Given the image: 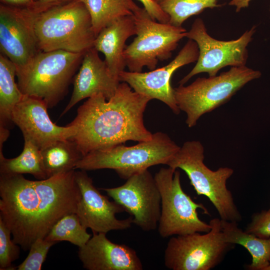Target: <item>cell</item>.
Segmentation results:
<instances>
[{"mask_svg":"<svg viewBox=\"0 0 270 270\" xmlns=\"http://www.w3.org/2000/svg\"><path fill=\"white\" fill-rule=\"evenodd\" d=\"M0 218L13 241L28 250L61 218L76 213L81 194L74 170L37 180L0 174Z\"/></svg>","mask_w":270,"mask_h":270,"instance_id":"cell-1","label":"cell"},{"mask_svg":"<svg viewBox=\"0 0 270 270\" xmlns=\"http://www.w3.org/2000/svg\"><path fill=\"white\" fill-rule=\"evenodd\" d=\"M151 100L134 92L126 82L120 83L114 94L107 100L102 94L88 98L70 124L76 134L71 138L84 156L98 150L152 138L144 114Z\"/></svg>","mask_w":270,"mask_h":270,"instance_id":"cell-2","label":"cell"},{"mask_svg":"<svg viewBox=\"0 0 270 270\" xmlns=\"http://www.w3.org/2000/svg\"><path fill=\"white\" fill-rule=\"evenodd\" d=\"M36 32L42 52L62 50L84 54L94 47L96 36L90 14L80 0L38 14Z\"/></svg>","mask_w":270,"mask_h":270,"instance_id":"cell-3","label":"cell"},{"mask_svg":"<svg viewBox=\"0 0 270 270\" xmlns=\"http://www.w3.org/2000/svg\"><path fill=\"white\" fill-rule=\"evenodd\" d=\"M84 54L62 50L39 52L26 66L16 68L18 85L24 95L55 106L66 94Z\"/></svg>","mask_w":270,"mask_h":270,"instance_id":"cell-4","label":"cell"},{"mask_svg":"<svg viewBox=\"0 0 270 270\" xmlns=\"http://www.w3.org/2000/svg\"><path fill=\"white\" fill-rule=\"evenodd\" d=\"M180 148L167 134L158 132L150 140L134 146L120 144L91 152L78 161L74 170L112 169L126 180L152 166L166 165Z\"/></svg>","mask_w":270,"mask_h":270,"instance_id":"cell-5","label":"cell"},{"mask_svg":"<svg viewBox=\"0 0 270 270\" xmlns=\"http://www.w3.org/2000/svg\"><path fill=\"white\" fill-rule=\"evenodd\" d=\"M204 147L200 141H187L166 165L184 171L196 194L208 198L221 220L238 223L242 216L226 186L234 170L228 167L211 170L204 163Z\"/></svg>","mask_w":270,"mask_h":270,"instance_id":"cell-6","label":"cell"},{"mask_svg":"<svg viewBox=\"0 0 270 270\" xmlns=\"http://www.w3.org/2000/svg\"><path fill=\"white\" fill-rule=\"evenodd\" d=\"M260 71L246 66L230 67L219 75L198 78L190 84L174 88L176 104L186 116L188 128L195 126L200 118L228 101L250 82L260 78Z\"/></svg>","mask_w":270,"mask_h":270,"instance_id":"cell-7","label":"cell"},{"mask_svg":"<svg viewBox=\"0 0 270 270\" xmlns=\"http://www.w3.org/2000/svg\"><path fill=\"white\" fill-rule=\"evenodd\" d=\"M161 196L158 232L163 238L194 232H208L210 224L200 218L198 210L209 214L202 203L194 202L183 190L180 173L168 166L161 168L154 176Z\"/></svg>","mask_w":270,"mask_h":270,"instance_id":"cell-8","label":"cell"},{"mask_svg":"<svg viewBox=\"0 0 270 270\" xmlns=\"http://www.w3.org/2000/svg\"><path fill=\"white\" fill-rule=\"evenodd\" d=\"M133 16L136 36L124 50L126 66L132 72H142L144 66L154 70L158 60L172 56L188 31L182 26L154 20L144 7H140Z\"/></svg>","mask_w":270,"mask_h":270,"instance_id":"cell-9","label":"cell"},{"mask_svg":"<svg viewBox=\"0 0 270 270\" xmlns=\"http://www.w3.org/2000/svg\"><path fill=\"white\" fill-rule=\"evenodd\" d=\"M210 231L171 236L164 252V266L172 270H210L218 266L235 245L228 242L221 219L209 222Z\"/></svg>","mask_w":270,"mask_h":270,"instance_id":"cell-10","label":"cell"},{"mask_svg":"<svg viewBox=\"0 0 270 270\" xmlns=\"http://www.w3.org/2000/svg\"><path fill=\"white\" fill-rule=\"evenodd\" d=\"M256 31L254 26L236 40H220L208 34L202 18L196 19L186 37L196 43L199 50L198 59L194 66L180 80L179 84L184 85L192 77L202 72L214 76L226 66H246L248 59V46Z\"/></svg>","mask_w":270,"mask_h":270,"instance_id":"cell-11","label":"cell"},{"mask_svg":"<svg viewBox=\"0 0 270 270\" xmlns=\"http://www.w3.org/2000/svg\"><path fill=\"white\" fill-rule=\"evenodd\" d=\"M132 218V223L144 232L158 228L161 196L154 177L146 170L128 178L122 185L101 188Z\"/></svg>","mask_w":270,"mask_h":270,"instance_id":"cell-12","label":"cell"},{"mask_svg":"<svg viewBox=\"0 0 270 270\" xmlns=\"http://www.w3.org/2000/svg\"><path fill=\"white\" fill-rule=\"evenodd\" d=\"M27 7L0 4V49L16 66L28 64L40 50L36 32L38 16Z\"/></svg>","mask_w":270,"mask_h":270,"instance_id":"cell-13","label":"cell"},{"mask_svg":"<svg viewBox=\"0 0 270 270\" xmlns=\"http://www.w3.org/2000/svg\"><path fill=\"white\" fill-rule=\"evenodd\" d=\"M198 55L196 43L188 39L174 58L164 66L145 72L124 70L120 74L119 78L120 82L127 83L134 92L151 100L162 102L174 114H178L180 110L171 85L172 76L178 68L196 62Z\"/></svg>","mask_w":270,"mask_h":270,"instance_id":"cell-14","label":"cell"},{"mask_svg":"<svg viewBox=\"0 0 270 270\" xmlns=\"http://www.w3.org/2000/svg\"><path fill=\"white\" fill-rule=\"evenodd\" d=\"M75 176L81 194L76 214L84 227L91 229L93 233L105 234L131 227L132 218H116V214L126 212L124 209L102 194L86 170L75 171Z\"/></svg>","mask_w":270,"mask_h":270,"instance_id":"cell-15","label":"cell"},{"mask_svg":"<svg viewBox=\"0 0 270 270\" xmlns=\"http://www.w3.org/2000/svg\"><path fill=\"white\" fill-rule=\"evenodd\" d=\"M48 108L42 100L24 94L12 114V122L20 128L24 138L31 140L40 150L56 140L71 138L76 134L68 124L60 126L54 124Z\"/></svg>","mask_w":270,"mask_h":270,"instance_id":"cell-16","label":"cell"},{"mask_svg":"<svg viewBox=\"0 0 270 270\" xmlns=\"http://www.w3.org/2000/svg\"><path fill=\"white\" fill-rule=\"evenodd\" d=\"M98 52L93 47L84 54L78 72L73 79L71 98L61 116L86 98L102 94L108 100L114 94L120 81Z\"/></svg>","mask_w":270,"mask_h":270,"instance_id":"cell-17","label":"cell"},{"mask_svg":"<svg viewBox=\"0 0 270 270\" xmlns=\"http://www.w3.org/2000/svg\"><path fill=\"white\" fill-rule=\"evenodd\" d=\"M105 233H93L78 249V258L88 270H142V264L134 250L112 242Z\"/></svg>","mask_w":270,"mask_h":270,"instance_id":"cell-18","label":"cell"},{"mask_svg":"<svg viewBox=\"0 0 270 270\" xmlns=\"http://www.w3.org/2000/svg\"><path fill=\"white\" fill-rule=\"evenodd\" d=\"M134 35H136L134 18L133 16H128L103 28L94 40V48L104 54V60L109 69L118 78L126 66L124 56L126 42Z\"/></svg>","mask_w":270,"mask_h":270,"instance_id":"cell-19","label":"cell"},{"mask_svg":"<svg viewBox=\"0 0 270 270\" xmlns=\"http://www.w3.org/2000/svg\"><path fill=\"white\" fill-rule=\"evenodd\" d=\"M222 230L226 240L242 246L250 254L252 260L246 264L248 270H266L270 264V237L261 238L247 232L238 223L221 220Z\"/></svg>","mask_w":270,"mask_h":270,"instance_id":"cell-20","label":"cell"},{"mask_svg":"<svg viewBox=\"0 0 270 270\" xmlns=\"http://www.w3.org/2000/svg\"><path fill=\"white\" fill-rule=\"evenodd\" d=\"M47 178L75 170L84 155L70 139L56 140L40 150Z\"/></svg>","mask_w":270,"mask_h":270,"instance_id":"cell-21","label":"cell"},{"mask_svg":"<svg viewBox=\"0 0 270 270\" xmlns=\"http://www.w3.org/2000/svg\"><path fill=\"white\" fill-rule=\"evenodd\" d=\"M16 74V64L0 53V128H6L7 124L12 122V110L24 96L15 82Z\"/></svg>","mask_w":270,"mask_h":270,"instance_id":"cell-22","label":"cell"},{"mask_svg":"<svg viewBox=\"0 0 270 270\" xmlns=\"http://www.w3.org/2000/svg\"><path fill=\"white\" fill-rule=\"evenodd\" d=\"M91 16L96 36L104 27L123 16H133L140 8L133 0H80Z\"/></svg>","mask_w":270,"mask_h":270,"instance_id":"cell-23","label":"cell"},{"mask_svg":"<svg viewBox=\"0 0 270 270\" xmlns=\"http://www.w3.org/2000/svg\"><path fill=\"white\" fill-rule=\"evenodd\" d=\"M24 140V149L17 157L6 158L0 152V174H29L38 180L47 178L40 150L30 140Z\"/></svg>","mask_w":270,"mask_h":270,"instance_id":"cell-24","label":"cell"},{"mask_svg":"<svg viewBox=\"0 0 270 270\" xmlns=\"http://www.w3.org/2000/svg\"><path fill=\"white\" fill-rule=\"evenodd\" d=\"M170 18L168 23L182 26L190 16L200 14L206 8L220 6V0H155Z\"/></svg>","mask_w":270,"mask_h":270,"instance_id":"cell-25","label":"cell"},{"mask_svg":"<svg viewBox=\"0 0 270 270\" xmlns=\"http://www.w3.org/2000/svg\"><path fill=\"white\" fill-rule=\"evenodd\" d=\"M81 224L76 213L66 214L52 227L45 239L52 242H68L78 248L84 246L91 238Z\"/></svg>","mask_w":270,"mask_h":270,"instance_id":"cell-26","label":"cell"},{"mask_svg":"<svg viewBox=\"0 0 270 270\" xmlns=\"http://www.w3.org/2000/svg\"><path fill=\"white\" fill-rule=\"evenodd\" d=\"M12 233L10 229L0 218V270L16 269L12 263L18 259L20 248L11 240Z\"/></svg>","mask_w":270,"mask_h":270,"instance_id":"cell-27","label":"cell"},{"mask_svg":"<svg viewBox=\"0 0 270 270\" xmlns=\"http://www.w3.org/2000/svg\"><path fill=\"white\" fill-rule=\"evenodd\" d=\"M57 242L39 238L31 245L26 258L17 266L18 270H40L50 248Z\"/></svg>","mask_w":270,"mask_h":270,"instance_id":"cell-28","label":"cell"},{"mask_svg":"<svg viewBox=\"0 0 270 270\" xmlns=\"http://www.w3.org/2000/svg\"><path fill=\"white\" fill-rule=\"evenodd\" d=\"M245 231L261 238L270 237V210L254 214Z\"/></svg>","mask_w":270,"mask_h":270,"instance_id":"cell-29","label":"cell"},{"mask_svg":"<svg viewBox=\"0 0 270 270\" xmlns=\"http://www.w3.org/2000/svg\"><path fill=\"white\" fill-rule=\"evenodd\" d=\"M143 5L152 18L156 21L162 23L169 22V16L160 7L155 0H138Z\"/></svg>","mask_w":270,"mask_h":270,"instance_id":"cell-30","label":"cell"},{"mask_svg":"<svg viewBox=\"0 0 270 270\" xmlns=\"http://www.w3.org/2000/svg\"><path fill=\"white\" fill-rule=\"evenodd\" d=\"M76 0H37L27 8L34 12L39 14L50 8L68 4Z\"/></svg>","mask_w":270,"mask_h":270,"instance_id":"cell-31","label":"cell"},{"mask_svg":"<svg viewBox=\"0 0 270 270\" xmlns=\"http://www.w3.org/2000/svg\"><path fill=\"white\" fill-rule=\"evenodd\" d=\"M37 0H0V4L15 7H27Z\"/></svg>","mask_w":270,"mask_h":270,"instance_id":"cell-32","label":"cell"},{"mask_svg":"<svg viewBox=\"0 0 270 270\" xmlns=\"http://www.w3.org/2000/svg\"><path fill=\"white\" fill-rule=\"evenodd\" d=\"M252 0H230L228 4L236 7V12H240L242 9L248 6Z\"/></svg>","mask_w":270,"mask_h":270,"instance_id":"cell-33","label":"cell"},{"mask_svg":"<svg viewBox=\"0 0 270 270\" xmlns=\"http://www.w3.org/2000/svg\"><path fill=\"white\" fill-rule=\"evenodd\" d=\"M266 270H270V265L266 268Z\"/></svg>","mask_w":270,"mask_h":270,"instance_id":"cell-34","label":"cell"},{"mask_svg":"<svg viewBox=\"0 0 270 270\" xmlns=\"http://www.w3.org/2000/svg\"><path fill=\"white\" fill-rule=\"evenodd\" d=\"M268 210H270V208H269Z\"/></svg>","mask_w":270,"mask_h":270,"instance_id":"cell-35","label":"cell"},{"mask_svg":"<svg viewBox=\"0 0 270 270\" xmlns=\"http://www.w3.org/2000/svg\"><path fill=\"white\" fill-rule=\"evenodd\" d=\"M269 10L270 12V8H269Z\"/></svg>","mask_w":270,"mask_h":270,"instance_id":"cell-36","label":"cell"}]
</instances>
